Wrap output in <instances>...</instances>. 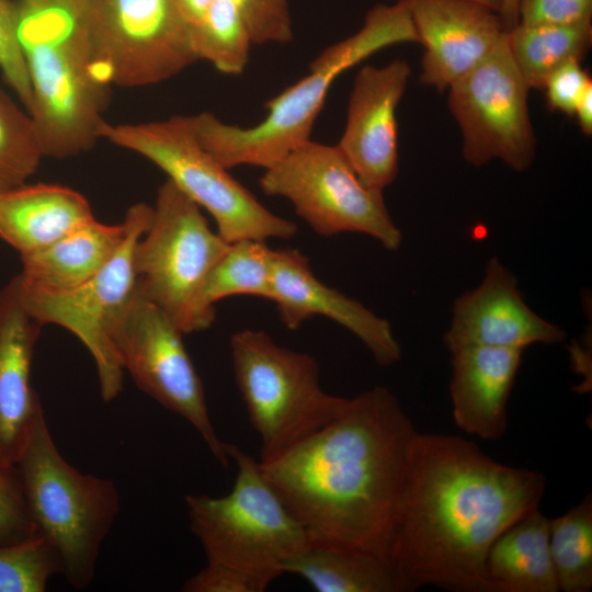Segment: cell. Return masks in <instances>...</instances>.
<instances>
[{"label":"cell","mask_w":592,"mask_h":592,"mask_svg":"<svg viewBox=\"0 0 592 592\" xmlns=\"http://www.w3.org/2000/svg\"><path fill=\"white\" fill-rule=\"evenodd\" d=\"M545 486L544 474L498 463L471 441L418 432L389 548L401 591L496 592L488 551L538 508Z\"/></svg>","instance_id":"obj_1"},{"label":"cell","mask_w":592,"mask_h":592,"mask_svg":"<svg viewBox=\"0 0 592 592\" xmlns=\"http://www.w3.org/2000/svg\"><path fill=\"white\" fill-rule=\"evenodd\" d=\"M417 434L398 398L375 386L348 398L335 419L259 464L310 544L389 561Z\"/></svg>","instance_id":"obj_2"},{"label":"cell","mask_w":592,"mask_h":592,"mask_svg":"<svg viewBox=\"0 0 592 592\" xmlns=\"http://www.w3.org/2000/svg\"><path fill=\"white\" fill-rule=\"evenodd\" d=\"M418 43L407 0L376 4L353 35L325 48L309 73L265 103L266 116L241 127L209 112L191 116L198 143L228 170L239 166L267 169L310 139L333 81L371 55L395 44Z\"/></svg>","instance_id":"obj_3"},{"label":"cell","mask_w":592,"mask_h":592,"mask_svg":"<svg viewBox=\"0 0 592 592\" xmlns=\"http://www.w3.org/2000/svg\"><path fill=\"white\" fill-rule=\"evenodd\" d=\"M19 36L30 84V114L44 157L89 151L105 123L109 86L96 73L84 31L53 4H21Z\"/></svg>","instance_id":"obj_4"},{"label":"cell","mask_w":592,"mask_h":592,"mask_svg":"<svg viewBox=\"0 0 592 592\" xmlns=\"http://www.w3.org/2000/svg\"><path fill=\"white\" fill-rule=\"evenodd\" d=\"M14 465L33 525L54 551L59 573L75 589L88 588L121 508L114 481L69 464L53 440L44 412Z\"/></svg>","instance_id":"obj_5"},{"label":"cell","mask_w":592,"mask_h":592,"mask_svg":"<svg viewBox=\"0 0 592 592\" xmlns=\"http://www.w3.org/2000/svg\"><path fill=\"white\" fill-rule=\"evenodd\" d=\"M100 138L143 156L214 219L228 242L242 239H288L294 221L262 205L197 140L191 116L175 115L137 124L105 122Z\"/></svg>","instance_id":"obj_6"},{"label":"cell","mask_w":592,"mask_h":592,"mask_svg":"<svg viewBox=\"0 0 592 592\" xmlns=\"http://www.w3.org/2000/svg\"><path fill=\"white\" fill-rule=\"evenodd\" d=\"M225 448L238 467L234 487L224 497L186 496L190 530L207 561L278 578L284 563L310 545L308 534L259 462L235 444Z\"/></svg>","instance_id":"obj_7"},{"label":"cell","mask_w":592,"mask_h":592,"mask_svg":"<svg viewBox=\"0 0 592 592\" xmlns=\"http://www.w3.org/2000/svg\"><path fill=\"white\" fill-rule=\"evenodd\" d=\"M230 353L236 385L260 437V463L335 419L346 405L348 398L323 391L311 355L277 344L264 331L235 332Z\"/></svg>","instance_id":"obj_8"},{"label":"cell","mask_w":592,"mask_h":592,"mask_svg":"<svg viewBox=\"0 0 592 592\" xmlns=\"http://www.w3.org/2000/svg\"><path fill=\"white\" fill-rule=\"evenodd\" d=\"M152 207L150 226L134 249L137 285L184 334L204 331L213 322L200 309V293L230 242L169 179Z\"/></svg>","instance_id":"obj_9"},{"label":"cell","mask_w":592,"mask_h":592,"mask_svg":"<svg viewBox=\"0 0 592 592\" xmlns=\"http://www.w3.org/2000/svg\"><path fill=\"white\" fill-rule=\"evenodd\" d=\"M78 20L109 86L157 84L200 60L177 0H83Z\"/></svg>","instance_id":"obj_10"},{"label":"cell","mask_w":592,"mask_h":592,"mask_svg":"<svg viewBox=\"0 0 592 592\" xmlns=\"http://www.w3.org/2000/svg\"><path fill=\"white\" fill-rule=\"evenodd\" d=\"M266 195L289 201L295 213L318 235L360 232L390 251L402 234L394 223L383 191L366 186L337 145L311 139L272 167L259 181Z\"/></svg>","instance_id":"obj_11"},{"label":"cell","mask_w":592,"mask_h":592,"mask_svg":"<svg viewBox=\"0 0 592 592\" xmlns=\"http://www.w3.org/2000/svg\"><path fill=\"white\" fill-rule=\"evenodd\" d=\"M152 215L150 205L130 206L124 218L127 225L124 242L106 265L83 284L64 292H41L27 289L21 282L29 312L42 326L50 323L65 328L87 348L94 361L100 395L105 402L114 400L123 388L124 369L112 334L135 294L134 249L149 228Z\"/></svg>","instance_id":"obj_12"},{"label":"cell","mask_w":592,"mask_h":592,"mask_svg":"<svg viewBox=\"0 0 592 592\" xmlns=\"http://www.w3.org/2000/svg\"><path fill=\"white\" fill-rule=\"evenodd\" d=\"M183 334L137 285L112 341L123 369L137 387L191 423L216 460L227 468L230 458L226 443L215 432L204 385L186 351Z\"/></svg>","instance_id":"obj_13"},{"label":"cell","mask_w":592,"mask_h":592,"mask_svg":"<svg viewBox=\"0 0 592 592\" xmlns=\"http://www.w3.org/2000/svg\"><path fill=\"white\" fill-rule=\"evenodd\" d=\"M506 34L473 69L448 87L447 105L463 138V157L480 167L500 159L515 171L532 164L536 138L531 90L511 56Z\"/></svg>","instance_id":"obj_14"},{"label":"cell","mask_w":592,"mask_h":592,"mask_svg":"<svg viewBox=\"0 0 592 592\" xmlns=\"http://www.w3.org/2000/svg\"><path fill=\"white\" fill-rule=\"evenodd\" d=\"M411 68L395 59L357 72L350 93L346 123L337 144L358 179L384 191L398 173L397 107L405 94Z\"/></svg>","instance_id":"obj_15"},{"label":"cell","mask_w":592,"mask_h":592,"mask_svg":"<svg viewBox=\"0 0 592 592\" xmlns=\"http://www.w3.org/2000/svg\"><path fill=\"white\" fill-rule=\"evenodd\" d=\"M424 47L419 80L444 92L482 60L508 32L501 15L471 0H407Z\"/></svg>","instance_id":"obj_16"},{"label":"cell","mask_w":592,"mask_h":592,"mask_svg":"<svg viewBox=\"0 0 592 592\" xmlns=\"http://www.w3.org/2000/svg\"><path fill=\"white\" fill-rule=\"evenodd\" d=\"M272 301L281 322L298 329L314 316H325L356 335L382 366L401 358L389 322L357 300L318 280L308 259L296 249L272 251Z\"/></svg>","instance_id":"obj_17"},{"label":"cell","mask_w":592,"mask_h":592,"mask_svg":"<svg viewBox=\"0 0 592 592\" xmlns=\"http://www.w3.org/2000/svg\"><path fill=\"white\" fill-rule=\"evenodd\" d=\"M566 337L562 328L526 305L514 275L492 258L479 286L456 299L444 342L449 351L463 345L524 350L534 343H560Z\"/></svg>","instance_id":"obj_18"},{"label":"cell","mask_w":592,"mask_h":592,"mask_svg":"<svg viewBox=\"0 0 592 592\" xmlns=\"http://www.w3.org/2000/svg\"><path fill=\"white\" fill-rule=\"evenodd\" d=\"M42 325L25 307L19 274L0 288V460L14 465L44 412L31 373Z\"/></svg>","instance_id":"obj_19"},{"label":"cell","mask_w":592,"mask_h":592,"mask_svg":"<svg viewBox=\"0 0 592 592\" xmlns=\"http://www.w3.org/2000/svg\"><path fill=\"white\" fill-rule=\"evenodd\" d=\"M449 352L455 424L482 440H499L506 430V403L523 350L463 345Z\"/></svg>","instance_id":"obj_20"},{"label":"cell","mask_w":592,"mask_h":592,"mask_svg":"<svg viewBox=\"0 0 592 592\" xmlns=\"http://www.w3.org/2000/svg\"><path fill=\"white\" fill-rule=\"evenodd\" d=\"M87 198L59 184H21L0 192V238L20 254L41 250L94 219Z\"/></svg>","instance_id":"obj_21"},{"label":"cell","mask_w":592,"mask_h":592,"mask_svg":"<svg viewBox=\"0 0 592 592\" xmlns=\"http://www.w3.org/2000/svg\"><path fill=\"white\" fill-rule=\"evenodd\" d=\"M126 235L125 220L109 225L94 218L41 250L20 254L22 285L41 292L72 289L106 265Z\"/></svg>","instance_id":"obj_22"},{"label":"cell","mask_w":592,"mask_h":592,"mask_svg":"<svg viewBox=\"0 0 592 592\" xmlns=\"http://www.w3.org/2000/svg\"><path fill=\"white\" fill-rule=\"evenodd\" d=\"M486 571L496 592L559 591L549 550V519L537 508L514 522L491 545Z\"/></svg>","instance_id":"obj_23"},{"label":"cell","mask_w":592,"mask_h":592,"mask_svg":"<svg viewBox=\"0 0 592 592\" xmlns=\"http://www.w3.org/2000/svg\"><path fill=\"white\" fill-rule=\"evenodd\" d=\"M318 592H402L391 563L377 555L310 544L286 561Z\"/></svg>","instance_id":"obj_24"},{"label":"cell","mask_w":592,"mask_h":592,"mask_svg":"<svg viewBox=\"0 0 592 592\" xmlns=\"http://www.w3.org/2000/svg\"><path fill=\"white\" fill-rule=\"evenodd\" d=\"M514 64L530 89H543L561 65L582 60L592 43V21L578 24H517L506 34Z\"/></svg>","instance_id":"obj_25"},{"label":"cell","mask_w":592,"mask_h":592,"mask_svg":"<svg viewBox=\"0 0 592 592\" xmlns=\"http://www.w3.org/2000/svg\"><path fill=\"white\" fill-rule=\"evenodd\" d=\"M272 251L263 240L230 242L203 284L198 297L202 314L214 322L215 304L231 296L248 295L271 300Z\"/></svg>","instance_id":"obj_26"},{"label":"cell","mask_w":592,"mask_h":592,"mask_svg":"<svg viewBox=\"0 0 592 592\" xmlns=\"http://www.w3.org/2000/svg\"><path fill=\"white\" fill-rule=\"evenodd\" d=\"M549 550L560 591L588 592L591 590V493L565 514L549 520Z\"/></svg>","instance_id":"obj_27"},{"label":"cell","mask_w":592,"mask_h":592,"mask_svg":"<svg viewBox=\"0 0 592 592\" xmlns=\"http://www.w3.org/2000/svg\"><path fill=\"white\" fill-rule=\"evenodd\" d=\"M191 38L198 59L209 61L225 75L239 76L244 71L253 42L232 0H214L202 20L191 27Z\"/></svg>","instance_id":"obj_28"},{"label":"cell","mask_w":592,"mask_h":592,"mask_svg":"<svg viewBox=\"0 0 592 592\" xmlns=\"http://www.w3.org/2000/svg\"><path fill=\"white\" fill-rule=\"evenodd\" d=\"M43 158L30 114L0 88V192L26 183Z\"/></svg>","instance_id":"obj_29"},{"label":"cell","mask_w":592,"mask_h":592,"mask_svg":"<svg viewBox=\"0 0 592 592\" xmlns=\"http://www.w3.org/2000/svg\"><path fill=\"white\" fill-rule=\"evenodd\" d=\"M56 573L57 558L38 534L0 545V592H43Z\"/></svg>","instance_id":"obj_30"},{"label":"cell","mask_w":592,"mask_h":592,"mask_svg":"<svg viewBox=\"0 0 592 592\" xmlns=\"http://www.w3.org/2000/svg\"><path fill=\"white\" fill-rule=\"evenodd\" d=\"M21 5L0 0V70L27 111L31 105V84L19 36Z\"/></svg>","instance_id":"obj_31"},{"label":"cell","mask_w":592,"mask_h":592,"mask_svg":"<svg viewBox=\"0 0 592 592\" xmlns=\"http://www.w3.org/2000/svg\"><path fill=\"white\" fill-rule=\"evenodd\" d=\"M253 44H287L293 37L289 0H232Z\"/></svg>","instance_id":"obj_32"},{"label":"cell","mask_w":592,"mask_h":592,"mask_svg":"<svg viewBox=\"0 0 592 592\" xmlns=\"http://www.w3.org/2000/svg\"><path fill=\"white\" fill-rule=\"evenodd\" d=\"M15 465L0 460V545L36 535Z\"/></svg>","instance_id":"obj_33"},{"label":"cell","mask_w":592,"mask_h":592,"mask_svg":"<svg viewBox=\"0 0 592 592\" xmlns=\"http://www.w3.org/2000/svg\"><path fill=\"white\" fill-rule=\"evenodd\" d=\"M276 578L267 573L244 570L220 562L206 566L189 578L185 592H263Z\"/></svg>","instance_id":"obj_34"},{"label":"cell","mask_w":592,"mask_h":592,"mask_svg":"<svg viewBox=\"0 0 592 592\" xmlns=\"http://www.w3.org/2000/svg\"><path fill=\"white\" fill-rule=\"evenodd\" d=\"M519 24H578L592 21V0H519Z\"/></svg>","instance_id":"obj_35"},{"label":"cell","mask_w":592,"mask_h":592,"mask_svg":"<svg viewBox=\"0 0 592 592\" xmlns=\"http://www.w3.org/2000/svg\"><path fill=\"white\" fill-rule=\"evenodd\" d=\"M590 84H592L591 78L582 69L580 60L571 59L565 62L547 78L544 84L548 109L574 116L578 103Z\"/></svg>","instance_id":"obj_36"},{"label":"cell","mask_w":592,"mask_h":592,"mask_svg":"<svg viewBox=\"0 0 592 592\" xmlns=\"http://www.w3.org/2000/svg\"><path fill=\"white\" fill-rule=\"evenodd\" d=\"M182 15L187 22L190 30L196 25L214 0H177Z\"/></svg>","instance_id":"obj_37"},{"label":"cell","mask_w":592,"mask_h":592,"mask_svg":"<svg viewBox=\"0 0 592 592\" xmlns=\"http://www.w3.org/2000/svg\"><path fill=\"white\" fill-rule=\"evenodd\" d=\"M578 123L583 134L592 135V84H590L581 96L574 112Z\"/></svg>","instance_id":"obj_38"},{"label":"cell","mask_w":592,"mask_h":592,"mask_svg":"<svg viewBox=\"0 0 592 592\" xmlns=\"http://www.w3.org/2000/svg\"><path fill=\"white\" fill-rule=\"evenodd\" d=\"M517 2L519 0H503L500 15L508 32L519 24Z\"/></svg>","instance_id":"obj_39"},{"label":"cell","mask_w":592,"mask_h":592,"mask_svg":"<svg viewBox=\"0 0 592 592\" xmlns=\"http://www.w3.org/2000/svg\"><path fill=\"white\" fill-rule=\"evenodd\" d=\"M55 5L69 12L76 19H79L83 9V0H53Z\"/></svg>","instance_id":"obj_40"},{"label":"cell","mask_w":592,"mask_h":592,"mask_svg":"<svg viewBox=\"0 0 592 592\" xmlns=\"http://www.w3.org/2000/svg\"><path fill=\"white\" fill-rule=\"evenodd\" d=\"M21 3L30 8H44L53 4L54 2L53 0H22Z\"/></svg>","instance_id":"obj_41"},{"label":"cell","mask_w":592,"mask_h":592,"mask_svg":"<svg viewBox=\"0 0 592 592\" xmlns=\"http://www.w3.org/2000/svg\"><path fill=\"white\" fill-rule=\"evenodd\" d=\"M471 1L482 3V4L493 9L494 11L499 12V14H500V11H501L502 4H503V0H471Z\"/></svg>","instance_id":"obj_42"}]
</instances>
